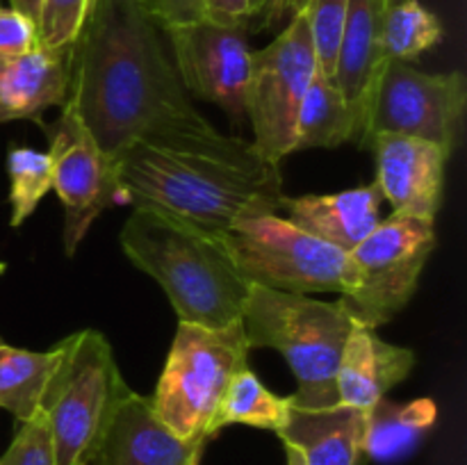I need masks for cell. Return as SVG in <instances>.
Here are the masks:
<instances>
[{
  "label": "cell",
  "instance_id": "cell-19",
  "mask_svg": "<svg viewBox=\"0 0 467 465\" xmlns=\"http://www.w3.org/2000/svg\"><path fill=\"white\" fill-rule=\"evenodd\" d=\"M347 141L358 144L356 117L336 80L317 68L296 117L295 153L306 149H337Z\"/></svg>",
  "mask_w": 467,
  "mask_h": 465
},
{
  "label": "cell",
  "instance_id": "cell-34",
  "mask_svg": "<svg viewBox=\"0 0 467 465\" xmlns=\"http://www.w3.org/2000/svg\"><path fill=\"white\" fill-rule=\"evenodd\" d=\"M199 463H201V460H199ZM199 463H194V465H199Z\"/></svg>",
  "mask_w": 467,
  "mask_h": 465
},
{
  "label": "cell",
  "instance_id": "cell-29",
  "mask_svg": "<svg viewBox=\"0 0 467 465\" xmlns=\"http://www.w3.org/2000/svg\"><path fill=\"white\" fill-rule=\"evenodd\" d=\"M141 12L155 21L162 32L171 27L190 26L203 18L201 0H135Z\"/></svg>",
  "mask_w": 467,
  "mask_h": 465
},
{
  "label": "cell",
  "instance_id": "cell-26",
  "mask_svg": "<svg viewBox=\"0 0 467 465\" xmlns=\"http://www.w3.org/2000/svg\"><path fill=\"white\" fill-rule=\"evenodd\" d=\"M96 0H41L39 44L46 48L68 50L76 44Z\"/></svg>",
  "mask_w": 467,
  "mask_h": 465
},
{
  "label": "cell",
  "instance_id": "cell-13",
  "mask_svg": "<svg viewBox=\"0 0 467 465\" xmlns=\"http://www.w3.org/2000/svg\"><path fill=\"white\" fill-rule=\"evenodd\" d=\"M377 155V185L392 212L436 219L442 203L450 155L431 141L395 132H377L368 146Z\"/></svg>",
  "mask_w": 467,
  "mask_h": 465
},
{
  "label": "cell",
  "instance_id": "cell-14",
  "mask_svg": "<svg viewBox=\"0 0 467 465\" xmlns=\"http://www.w3.org/2000/svg\"><path fill=\"white\" fill-rule=\"evenodd\" d=\"M205 440H182L155 415L149 397L128 392L114 408L91 465H194Z\"/></svg>",
  "mask_w": 467,
  "mask_h": 465
},
{
  "label": "cell",
  "instance_id": "cell-6",
  "mask_svg": "<svg viewBox=\"0 0 467 465\" xmlns=\"http://www.w3.org/2000/svg\"><path fill=\"white\" fill-rule=\"evenodd\" d=\"M249 351L242 322L223 328L178 322L150 397L160 422L182 440H208V427L228 383L249 367Z\"/></svg>",
  "mask_w": 467,
  "mask_h": 465
},
{
  "label": "cell",
  "instance_id": "cell-32",
  "mask_svg": "<svg viewBox=\"0 0 467 465\" xmlns=\"http://www.w3.org/2000/svg\"><path fill=\"white\" fill-rule=\"evenodd\" d=\"M14 9H18L21 14H26L27 18H32L35 23H39L41 14V0H9ZM39 30V27H36Z\"/></svg>",
  "mask_w": 467,
  "mask_h": 465
},
{
  "label": "cell",
  "instance_id": "cell-11",
  "mask_svg": "<svg viewBox=\"0 0 467 465\" xmlns=\"http://www.w3.org/2000/svg\"><path fill=\"white\" fill-rule=\"evenodd\" d=\"M53 190L64 208V251L76 253L91 223L117 203H126L119 182V162L105 155L68 103L50 141Z\"/></svg>",
  "mask_w": 467,
  "mask_h": 465
},
{
  "label": "cell",
  "instance_id": "cell-28",
  "mask_svg": "<svg viewBox=\"0 0 467 465\" xmlns=\"http://www.w3.org/2000/svg\"><path fill=\"white\" fill-rule=\"evenodd\" d=\"M39 44V30L32 18L14 7H0V55H21Z\"/></svg>",
  "mask_w": 467,
  "mask_h": 465
},
{
  "label": "cell",
  "instance_id": "cell-8",
  "mask_svg": "<svg viewBox=\"0 0 467 465\" xmlns=\"http://www.w3.org/2000/svg\"><path fill=\"white\" fill-rule=\"evenodd\" d=\"M317 68L308 14L299 0L285 30L265 48L251 50L244 114L254 128L251 144L267 162L281 164L295 153L296 117Z\"/></svg>",
  "mask_w": 467,
  "mask_h": 465
},
{
  "label": "cell",
  "instance_id": "cell-25",
  "mask_svg": "<svg viewBox=\"0 0 467 465\" xmlns=\"http://www.w3.org/2000/svg\"><path fill=\"white\" fill-rule=\"evenodd\" d=\"M301 3L308 14L319 71L336 80L337 53H340L349 0H301Z\"/></svg>",
  "mask_w": 467,
  "mask_h": 465
},
{
  "label": "cell",
  "instance_id": "cell-1",
  "mask_svg": "<svg viewBox=\"0 0 467 465\" xmlns=\"http://www.w3.org/2000/svg\"><path fill=\"white\" fill-rule=\"evenodd\" d=\"M68 68L67 103L114 162L135 144L222 149L240 140L192 105L162 30L135 0H96Z\"/></svg>",
  "mask_w": 467,
  "mask_h": 465
},
{
  "label": "cell",
  "instance_id": "cell-22",
  "mask_svg": "<svg viewBox=\"0 0 467 465\" xmlns=\"http://www.w3.org/2000/svg\"><path fill=\"white\" fill-rule=\"evenodd\" d=\"M290 397L274 395L260 383L254 369L246 367L228 383L208 427V436H217V431H222L228 424H249V427L278 433L290 418Z\"/></svg>",
  "mask_w": 467,
  "mask_h": 465
},
{
  "label": "cell",
  "instance_id": "cell-15",
  "mask_svg": "<svg viewBox=\"0 0 467 465\" xmlns=\"http://www.w3.org/2000/svg\"><path fill=\"white\" fill-rule=\"evenodd\" d=\"M413 365V349L386 342L377 328L354 322L337 367V399L345 406L369 410L409 377Z\"/></svg>",
  "mask_w": 467,
  "mask_h": 465
},
{
  "label": "cell",
  "instance_id": "cell-10",
  "mask_svg": "<svg viewBox=\"0 0 467 465\" xmlns=\"http://www.w3.org/2000/svg\"><path fill=\"white\" fill-rule=\"evenodd\" d=\"M465 109L463 73H427L413 62L392 59L379 80L363 149L377 132H395L431 141L451 158L463 132Z\"/></svg>",
  "mask_w": 467,
  "mask_h": 465
},
{
  "label": "cell",
  "instance_id": "cell-27",
  "mask_svg": "<svg viewBox=\"0 0 467 465\" xmlns=\"http://www.w3.org/2000/svg\"><path fill=\"white\" fill-rule=\"evenodd\" d=\"M0 465H55L50 433L44 415L21 422V429L14 436L12 445L0 456Z\"/></svg>",
  "mask_w": 467,
  "mask_h": 465
},
{
  "label": "cell",
  "instance_id": "cell-5",
  "mask_svg": "<svg viewBox=\"0 0 467 465\" xmlns=\"http://www.w3.org/2000/svg\"><path fill=\"white\" fill-rule=\"evenodd\" d=\"M59 360L41 395L55 465H91L119 401L130 392L108 337L85 328L57 345Z\"/></svg>",
  "mask_w": 467,
  "mask_h": 465
},
{
  "label": "cell",
  "instance_id": "cell-2",
  "mask_svg": "<svg viewBox=\"0 0 467 465\" xmlns=\"http://www.w3.org/2000/svg\"><path fill=\"white\" fill-rule=\"evenodd\" d=\"M126 203L173 214L210 235L283 210L281 164L246 140L222 149L135 144L119 158Z\"/></svg>",
  "mask_w": 467,
  "mask_h": 465
},
{
  "label": "cell",
  "instance_id": "cell-12",
  "mask_svg": "<svg viewBox=\"0 0 467 465\" xmlns=\"http://www.w3.org/2000/svg\"><path fill=\"white\" fill-rule=\"evenodd\" d=\"M164 35L171 41L182 87L240 119L251 67L246 27L214 26L201 18L190 26L171 27Z\"/></svg>",
  "mask_w": 467,
  "mask_h": 465
},
{
  "label": "cell",
  "instance_id": "cell-7",
  "mask_svg": "<svg viewBox=\"0 0 467 465\" xmlns=\"http://www.w3.org/2000/svg\"><path fill=\"white\" fill-rule=\"evenodd\" d=\"M219 240L251 285L290 294L337 292L340 296L356 285L349 253L278 214L237 222Z\"/></svg>",
  "mask_w": 467,
  "mask_h": 465
},
{
  "label": "cell",
  "instance_id": "cell-33",
  "mask_svg": "<svg viewBox=\"0 0 467 465\" xmlns=\"http://www.w3.org/2000/svg\"><path fill=\"white\" fill-rule=\"evenodd\" d=\"M283 447H285V459H287V465H306L304 456H301V451L296 450V447L287 445V442H283Z\"/></svg>",
  "mask_w": 467,
  "mask_h": 465
},
{
  "label": "cell",
  "instance_id": "cell-31",
  "mask_svg": "<svg viewBox=\"0 0 467 465\" xmlns=\"http://www.w3.org/2000/svg\"><path fill=\"white\" fill-rule=\"evenodd\" d=\"M296 0H251V21L258 18L260 26L276 21L287 7H295Z\"/></svg>",
  "mask_w": 467,
  "mask_h": 465
},
{
  "label": "cell",
  "instance_id": "cell-30",
  "mask_svg": "<svg viewBox=\"0 0 467 465\" xmlns=\"http://www.w3.org/2000/svg\"><path fill=\"white\" fill-rule=\"evenodd\" d=\"M203 18L214 26L249 27L251 0H201Z\"/></svg>",
  "mask_w": 467,
  "mask_h": 465
},
{
  "label": "cell",
  "instance_id": "cell-3",
  "mask_svg": "<svg viewBox=\"0 0 467 465\" xmlns=\"http://www.w3.org/2000/svg\"><path fill=\"white\" fill-rule=\"evenodd\" d=\"M119 244L137 269L167 292L178 322L223 328L242 319L251 283L219 235L173 214L135 205L119 232Z\"/></svg>",
  "mask_w": 467,
  "mask_h": 465
},
{
  "label": "cell",
  "instance_id": "cell-23",
  "mask_svg": "<svg viewBox=\"0 0 467 465\" xmlns=\"http://www.w3.org/2000/svg\"><path fill=\"white\" fill-rule=\"evenodd\" d=\"M441 39V21L420 0H388L381 21V53L386 62H413Z\"/></svg>",
  "mask_w": 467,
  "mask_h": 465
},
{
  "label": "cell",
  "instance_id": "cell-17",
  "mask_svg": "<svg viewBox=\"0 0 467 465\" xmlns=\"http://www.w3.org/2000/svg\"><path fill=\"white\" fill-rule=\"evenodd\" d=\"M68 50L35 48L21 55H0V123L39 119L48 108L67 103Z\"/></svg>",
  "mask_w": 467,
  "mask_h": 465
},
{
  "label": "cell",
  "instance_id": "cell-9",
  "mask_svg": "<svg viewBox=\"0 0 467 465\" xmlns=\"http://www.w3.org/2000/svg\"><path fill=\"white\" fill-rule=\"evenodd\" d=\"M436 249V219L392 212L349 253L356 285L340 296L351 319L368 328L390 322L418 290L420 274Z\"/></svg>",
  "mask_w": 467,
  "mask_h": 465
},
{
  "label": "cell",
  "instance_id": "cell-4",
  "mask_svg": "<svg viewBox=\"0 0 467 465\" xmlns=\"http://www.w3.org/2000/svg\"><path fill=\"white\" fill-rule=\"evenodd\" d=\"M242 328L251 349H276L290 365L299 408H328L337 399V367L354 319L345 305L308 294L251 285L242 310Z\"/></svg>",
  "mask_w": 467,
  "mask_h": 465
},
{
  "label": "cell",
  "instance_id": "cell-16",
  "mask_svg": "<svg viewBox=\"0 0 467 465\" xmlns=\"http://www.w3.org/2000/svg\"><path fill=\"white\" fill-rule=\"evenodd\" d=\"M383 194L377 182L336 194L285 196L287 222L317 240L351 253L381 222Z\"/></svg>",
  "mask_w": 467,
  "mask_h": 465
},
{
  "label": "cell",
  "instance_id": "cell-20",
  "mask_svg": "<svg viewBox=\"0 0 467 465\" xmlns=\"http://www.w3.org/2000/svg\"><path fill=\"white\" fill-rule=\"evenodd\" d=\"M438 408L431 399L392 404L386 397L368 410L365 424V456L392 460L415 447L427 429L436 422Z\"/></svg>",
  "mask_w": 467,
  "mask_h": 465
},
{
  "label": "cell",
  "instance_id": "cell-21",
  "mask_svg": "<svg viewBox=\"0 0 467 465\" xmlns=\"http://www.w3.org/2000/svg\"><path fill=\"white\" fill-rule=\"evenodd\" d=\"M59 360V349L27 351L0 342V408L27 422L39 413L41 395Z\"/></svg>",
  "mask_w": 467,
  "mask_h": 465
},
{
  "label": "cell",
  "instance_id": "cell-24",
  "mask_svg": "<svg viewBox=\"0 0 467 465\" xmlns=\"http://www.w3.org/2000/svg\"><path fill=\"white\" fill-rule=\"evenodd\" d=\"M9 176V205L12 217L9 226L18 228L35 212L39 201L53 190V162L48 153L35 149H9L7 153Z\"/></svg>",
  "mask_w": 467,
  "mask_h": 465
},
{
  "label": "cell",
  "instance_id": "cell-18",
  "mask_svg": "<svg viewBox=\"0 0 467 465\" xmlns=\"http://www.w3.org/2000/svg\"><path fill=\"white\" fill-rule=\"evenodd\" d=\"M365 424L368 410L354 406L299 408L292 404L278 438L296 447L306 465H363Z\"/></svg>",
  "mask_w": 467,
  "mask_h": 465
}]
</instances>
